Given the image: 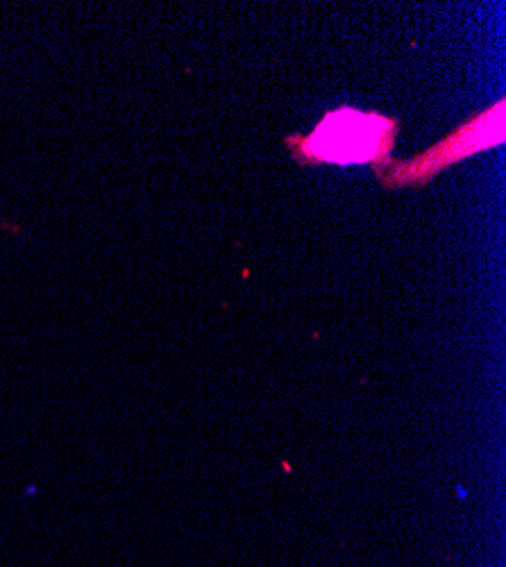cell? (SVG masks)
I'll return each mask as SVG.
<instances>
[{
	"mask_svg": "<svg viewBox=\"0 0 506 567\" xmlns=\"http://www.w3.org/2000/svg\"><path fill=\"white\" fill-rule=\"evenodd\" d=\"M395 125L380 114L339 110L316 127L307 138H291L296 155H307L309 164H363L384 157L393 144Z\"/></svg>",
	"mask_w": 506,
	"mask_h": 567,
	"instance_id": "obj_1",
	"label": "cell"
},
{
	"mask_svg": "<svg viewBox=\"0 0 506 567\" xmlns=\"http://www.w3.org/2000/svg\"><path fill=\"white\" fill-rule=\"evenodd\" d=\"M504 116V103L499 101L495 112H486L482 118L473 121L464 130L454 132L447 141H443L441 146L430 151L425 157H419L416 162H411L406 166H400V173H395V182L391 184H411V182H425L430 175H434L438 168L452 164L454 159H462L475 151L488 148L493 144H499L504 138V130L493 125H502Z\"/></svg>",
	"mask_w": 506,
	"mask_h": 567,
	"instance_id": "obj_2",
	"label": "cell"
}]
</instances>
